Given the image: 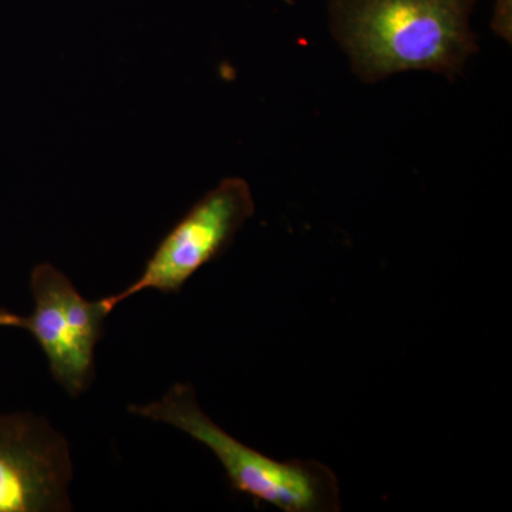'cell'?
I'll list each match as a JSON object with an SVG mask.
<instances>
[{
  "label": "cell",
  "mask_w": 512,
  "mask_h": 512,
  "mask_svg": "<svg viewBox=\"0 0 512 512\" xmlns=\"http://www.w3.org/2000/svg\"><path fill=\"white\" fill-rule=\"evenodd\" d=\"M476 0H330V28L365 82L430 70L460 73L477 50Z\"/></svg>",
  "instance_id": "cell-1"
},
{
  "label": "cell",
  "mask_w": 512,
  "mask_h": 512,
  "mask_svg": "<svg viewBox=\"0 0 512 512\" xmlns=\"http://www.w3.org/2000/svg\"><path fill=\"white\" fill-rule=\"evenodd\" d=\"M130 413L184 431L210 448L235 493L284 512L340 511L335 471L315 460L279 461L222 430L204 413L191 384L177 383L158 402L131 404Z\"/></svg>",
  "instance_id": "cell-2"
},
{
  "label": "cell",
  "mask_w": 512,
  "mask_h": 512,
  "mask_svg": "<svg viewBox=\"0 0 512 512\" xmlns=\"http://www.w3.org/2000/svg\"><path fill=\"white\" fill-rule=\"evenodd\" d=\"M254 214V197L247 181L225 178L161 239L133 284L101 299L113 312L121 302L148 289L181 292L192 276L231 247L239 229Z\"/></svg>",
  "instance_id": "cell-3"
},
{
  "label": "cell",
  "mask_w": 512,
  "mask_h": 512,
  "mask_svg": "<svg viewBox=\"0 0 512 512\" xmlns=\"http://www.w3.org/2000/svg\"><path fill=\"white\" fill-rule=\"evenodd\" d=\"M35 299L32 315L19 316L16 328L28 330L42 348L53 379L72 397L94 379V352L111 311L103 299L89 301L52 264L35 266L30 276Z\"/></svg>",
  "instance_id": "cell-4"
},
{
  "label": "cell",
  "mask_w": 512,
  "mask_h": 512,
  "mask_svg": "<svg viewBox=\"0 0 512 512\" xmlns=\"http://www.w3.org/2000/svg\"><path fill=\"white\" fill-rule=\"evenodd\" d=\"M67 440L42 417L0 416V512L72 510Z\"/></svg>",
  "instance_id": "cell-5"
},
{
  "label": "cell",
  "mask_w": 512,
  "mask_h": 512,
  "mask_svg": "<svg viewBox=\"0 0 512 512\" xmlns=\"http://www.w3.org/2000/svg\"><path fill=\"white\" fill-rule=\"evenodd\" d=\"M512 0H495L493 26L498 35L510 39L512 23Z\"/></svg>",
  "instance_id": "cell-6"
},
{
  "label": "cell",
  "mask_w": 512,
  "mask_h": 512,
  "mask_svg": "<svg viewBox=\"0 0 512 512\" xmlns=\"http://www.w3.org/2000/svg\"><path fill=\"white\" fill-rule=\"evenodd\" d=\"M19 316L15 313L0 309V326H9V328H16L18 326Z\"/></svg>",
  "instance_id": "cell-7"
}]
</instances>
